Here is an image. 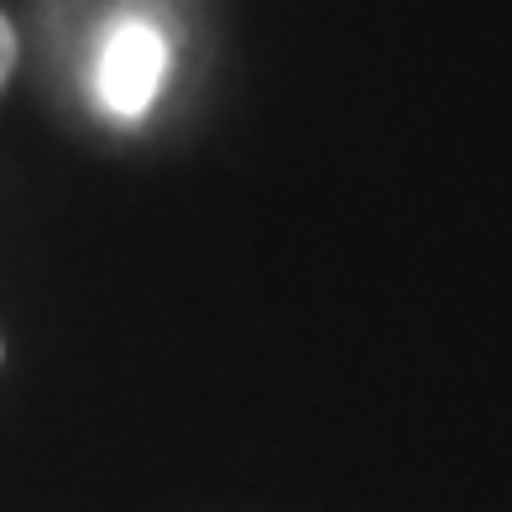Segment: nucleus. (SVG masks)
I'll use <instances>...</instances> for the list:
<instances>
[{"label": "nucleus", "mask_w": 512, "mask_h": 512, "mask_svg": "<svg viewBox=\"0 0 512 512\" xmlns=\"http://www.w3.org/2000/svg\"><path fill=\"white\" fill-rule=\"evenodd\" d=\"M168 37L152 21H115L95 58V100L110 121H142L168 79Z\"/></svg>", "instance_id": "f257e3e1"}, {"label": "nucleus", "mask_w": 512, "mask_h": 512, "mask_svg": "<svg viewBox=\"0 0 512 512\" xmlns=\"http://www.w3.org/2000/svg\"><path fill=\"white\" fill-rule=\"evenodd\" d=\"M11 68H16V32H11V21L0 16V89H6Z\"/></svg>", "instance_id": "f03ea898"}]
</instances>
